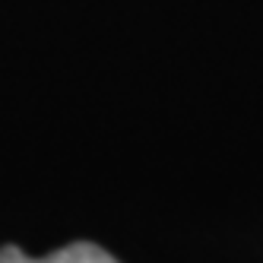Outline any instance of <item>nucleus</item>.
<instances>
[{
    "label": "nucleus",
    "instance_id": "obj_1",
    "mask_svg": "<svg viewBox=\"0 0 263 263\" xmlns=\"http://www.w3.org/2000/svg\"><path fill=\"white\" fill-rule=\"evenodd\" d=\"M0 263H118V260L108 251H102L99 244L77 241V244H67V248L54 251L48 257H29L20 248H4L0 251Z\"/></svg>",
    "mask_w": 263,
    "mask_h": 263
}]
</instances>
